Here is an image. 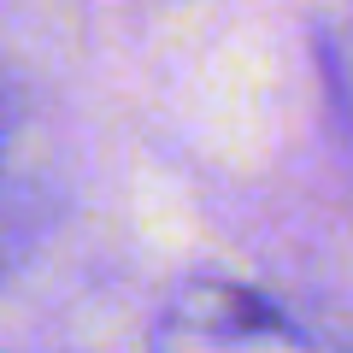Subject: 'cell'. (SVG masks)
I'll return each mask as SVG.
<instances>
[{"instance_id": "cell-1", "label": "cell", "mask_w": 353, "mask_h": 353, "mask_svg": "<svg viewBox=\"0 0 353 353\" xmlns=\"http://www.w3.org/2000/svg\"><path fill=\"white\" fill-rule=\"evenodd\" d=\"M148 353H318L306 330L259 289L230 277H183L148 324Z\"/></svg>"}, {"instance_id": "cell-2", "label": "cell", "mask_w": 353, "mask_h": 353, "mask_svg": "<svg viewBox=\"0 0 353 353\" xmlns=\"http://www.w3.org/2000/svg\"><path fill=\"white\" fill-rule=\"evenodd\" d=\"M6 130H12V118H6V94H0V165H6Z\"/></svg>"}, {"instance_id": "cell-3", "label": "cell", "mask_w": 353, "mask_h": 353, "mask_svg": "<svg viewBox=\"0 0 353 353\" xmlns=\"http://www.w3.org/2000/svg\"><path fill=\"white\" fill-rule=\"evenodd\" d=\"M347 353H353V347H347Z\"/></svg>"}]
</instances>
